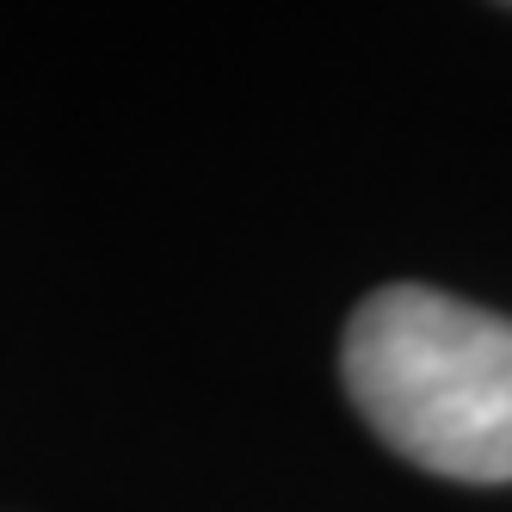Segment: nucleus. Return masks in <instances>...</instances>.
<instances>
[{
    "label": "nucleus",
    "instance_id": "1",
    "mask_svg": "<svg viewBox=\"0 0 512 512\" xmlns=\"http://www.w3.org/2000/svg\"><path fill=\"white\" fill-rule=\"evenodd\" d=\"M352 408L395 457L445 482H512V321L426 284H389L346 321Z\"/></svg>",
    "mask_w": 512,
    "mask_h": 512
}]
</instances>
